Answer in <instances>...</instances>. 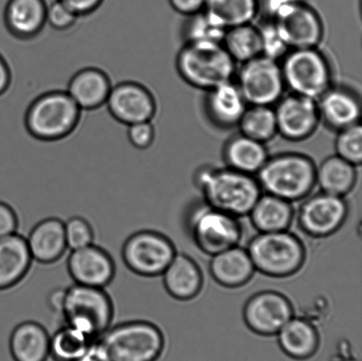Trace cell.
I'll return each instance as SVG.
<instances>
[{
	"label": "cell",
	"instance_id": "1",
	"mask_svg": "<svg viewBox=\"0 0 362 361\" xmlns=\"http://www.w3.org/2000/svg\"><path fill=\"white\" fill-rule=\"evenodd\" d=\"M165 348V335L157 325L125 321L103 333L85 361H157Z\"/></svg>",
	"mask_w": 362,
	"mask_h": 361
},
{
	"label": "cell",
	"instance_id": "2",
	"mask_svg": "<svg viewBox=\"0 0 362 361\" xmlns=\"http://www.w3.org/2000/svg\"><path fill=\"white\" fill-rule=\"evenodd\" d=\"M204 203L237 218L250 214L262 191L257 177L229 167L204 166L194 175Z\"/></svg>",
	"mask_w": 362,
	"mask_h": 361
},
{
	"label": "cell",
	"instance_id": "3",
	"mask_svg": "<svg viewBox=\"0 0 362 361\" xmlns=\"http://www.w3.org/2000/svg\"><path fill=\"white\" fill-rule=\"evenodd\" d=\"M175 64L185 83L204 91L233 81L238 69L237 63L218 42H184Z\"/></svg>",
	"mask_w": 362,
	"mask_h": 361
},
{
	"label": "cell",
	"instance_id": "4",
	"mask_svg": "<svg viewBox=\"0 0 362 361\" xmlns=\"http://www.w3.org/2000/svg\"><path fill=\"white\" fill-rule=\"evenodd\" d=\"M317 165L308 155L284 152L269 157L255 175L262 193L294 203L310 196L315 187Z\"/></svg>",
	"mask_w": 362,
	"mask_h": 361
},
{
	"label": "cell",
	"instance_id": "5",
	"mask_svg": "<svg viewBox=\"0 0 362 361\" xmlns=\"http://www.w3.org/2000/svg\"><path fill=\"white\" fill-rule=\"evenodd\" d=\"M81 114L79 106L66 90H49L34 98L28 106L24 125L35 139L55 141L74 132Z\"/></svg>",
	"mask_w": 362,
	"mask_h": 361
},
{
	"label": "cell",
	"instance_id": "6",
	"mask_svg": "<svg viewBox=\"0 0 362 361\" xmlns=\"http://www.w3.org/2000/svg\"><path fill=\"white\" fill-rule=\"evenodd\" d=\"M246 249L255 271L274 278L296 275L304 266L307 257L303 242L288 230L258 232L248 242Z\"/></svg>",
	"mask_w": 362,
	"mask_h": 361
},
{
	"label": "cell",
	"instance_id": "7",
	"mask_svg": "<svg viewBox=\"0 0 362 361\" xmlns=\"http://www.w3.org/2000/svg\"><path fill=\"white\" fill-rule=\"evenodd\" d=\"M59 314L65 324L97 341L112 326L115 307L105 289L74 284L65 289Z\"/></svg>",
	"mask_w": 362,
	"mask_h": 361
},
{
	"label": "cell",
	"instance_id": "8",
	"mask_svg": "<svg viewBox=\"0 0 362 361\" xmlns=\"http://www.w3.org/2000/svg\"><path fill=\"white\" fill-rule=\"evenodd\" d=\"M279 62L291 93L317 101L333 85L331 63L318 47L290 49Z\"/></svg>",
	"mask_w": 362,
	"mask_h": 361
},
{
	"label": "cell",
	"instance_id": "9",
	"mask_svg": "<svg viewBox=\"0 0 362 361\" xmlns=\"http://www.w3.org/2000/svg\"><path fill=\"white\" fill-rule=\"evenodd\" d=\"M187 226L195 246L209 256L239 246L244 235L239 218L205 203L192 208Z\"/></svg>",
	"mask_w": 362,
	"mask_h": 361
},
{
	"label": "cell",
	"instance_id": "10",
	"mask_svg": "<svg viewBox=\"0 0 362 361\" xmlns=\"http://www.w3.org/2000/svg\"><path fill=\"white\" fill-rule=\"evenodd\" d=\"M176 254L172 240L151 230L134 233L122 247L124 264L134 274L144 278L162 276Z\"/></svg>",
	"mask_w": 362,
	"mask_h": 361
},
{
	"label": "cell",
	"instance_id": "11",
	"mask_svg": "<svg viewBox=\"0 0 362 361\" xmlns=\"http://www.w3.org/2000/svg\"><path fill=\"white\" fill-rule=\"evenodd\" d=\"M235 77L247 105L274 106L286 90L280 62L262 55L241 64Z\"/></svg>",
	"mask_w": 362,
	"mask_h": 361
},
{
	"label": "cell",
	"instance_id": "12",
	"mask_svg": "<svg viewBox=\"0 0 362 361\" xmlns=\"http://www.w3.org/2000/svg\"><path fill=\"white\" fill-rule=\"evenodd\" d=\"M349 214L345 198L320 192L305 198L298 211L297 222L305 235L325 239L341 229Z\"/></svg>",
	"mask_w": 362,
	"mask_h": 361
},
{
	"label": "cell",
	"instance_id": "13",
	"mask_svg": "<svg viewBox=\"0 0 362 361\" xmlns=\"http://www.w3.org/2000/svg\"><path fill=\"white\" fill-rule=\"evenodd\" d=\"M105 107L117 122L131 124L153 122L158 102L150 88L134 81H122L113 85Z\"/></svg>",
	"mask_w": 362,
	"mask_h": 361
},
{
	"label": "cell",
	"instance_id": "14",
	"mask_svg": "<svg viewBox=\"0 0 362 361\" xmlns=\"http://www.w3.org/2000/svg\"><path fill=\"white\" fill-rule=\"evenodd\" d=\"M278 134L293 143L308 140L320 125L317 102L297 94H285L274 105Z\"/></svg>",
	"mask_w": 362,
	"mask_h": 361
},
{
	"label": "cell",
	"instance_id": "15",
	"mask_svg": "<svg viewBox=\"0 0 362 361\" xmlns=\"http://www.w3.org/2000/svg\"><path fill=\"white\" fill-rule=\"evenodd\" d=\"M292 302L283 293L264 291L255 293L243 307V320L255 334L272 337L294 316Z\"/></svg>",
	"mask_w": 362,
	"mask_h": 361
},
{
	"label": "cell",
	"instance_id": "16",
	"mask_svg": "<svg viewBox=\"0 0 362 361\" xmlns=\"http://www.w3.org/2000/svg\"><path fill=\"white\" fill-rule=\"evenodd\" d=\"M274 21L291 49L318 47L324 38L321 16L304 0L291 6Z\"/></svg>",
	"mask_w": 362,
	"mask_h": 361
},
{
	"label": "cell",
	"instance_id": "17",
	"mask_svg": "<svg viewBox=\"0 0 362 361\" xmlns=\"http://www.w3.org/2000/svg\"><path fill=\"white\" fill-rule=\"evenodd\" d=\"M67 270L74 284L105 289L115 278L116 267L111 254L93 243L71 251Z\"/></svg>",
	"mask_w": 362,
	"mask_h": 361
},
{
	"label": "cell",
	"instance_id": "18",
	"mask_svg": "<svg viewBox=\"0 0 362 361\" xmlns=\"http://www.w3.org/2000/svg\"><path fill=\"white\" fill-rule=\"evenodd\" d=\"M321 123L335 132L360 123L361 102L356 91L332 85L317 99Z\"/></svg>",
	"mask_w": 362,
	"mask_h": 361
},
{
	"label": "cell",
	"instance_id": "19",
	"mask_svg": "<svg viewBox=\"0 0 362 361\" xmlns=\"http://www.w3.org/2000/svg\"><path fill=\"white\" fill-rule=\"evenodd\" d=\"M247 107L235 81H229L206 91L204 111L209 122L220 129L238 126Z\"/></svg>",
	"mask_w": 362,
	"mask_h": 361
},
{
	"label": "cell",
	"instance_id": "20",
	"mask_svg": "<svg viewBox=\"0 0 362 361\" xmlns=\"http://www.w3.org/2000/svg\"><path fill=\"white\" fill-rule=\"evenodd\" d=\"M113 86L111 78L98 67H83L76 71L67 83L66 91L83 111L103 107Z\"/></svg>",
	"mask_w": 362,
	"mask_h": 361
},
{
	"label": "cell",
	"instance_id": "21",
	"mask_svg": "<svg viewBox=\"0 0 362 361\" xmlns=\"http://www.w3.org/2000/svg\"><path fill=\"white\" fill-rule=\"evenodd\" d=\"M45 0H8L4 9V23L11 35L26 41L37 37L46 26Z\"/></svg>",
	"mask_w": 362,
	"mask_h": 361
},
{
	"label": "cell",
	"instance_id": "22",
	"mask_svg": "<svg viewBox=\"0 0 362 361\" xmlns=\"http://www.w3.org/2000/svg\"><path fill=\"white\" fill-rule=\"evenodd\" d=\"M255 272L250 254L240 245L215 254L209 263L213 280L225 288H243L254 277Z\"/></svg>",
	"mask_w": 362,
	"mask_h": 361
},
{
	"label": "cell",
	"instance_id": "23",
	"mask_svg": "<svg viewBox=\"0 0 362 361\" xmlns=\"http://www.w3.org/2000/svg\"><path fill=\"white\" fill-rule=\"evenodd\" d=\"M166 292L173 299L188 302L200 295L204 286V274L194 259L177 253L162 274Z\"/></svg>",
	"mask_w": 362,
	"mask_h": 361
},
{
	"label": "cell",
	"instance_id": "24",
	"mask_svg": "<svg viewBox=\"0 0 362 361\" xmlns=\"http://www.w3.org/2000/svg\"><path fill=\"white\" fill-rule=\"evenodd\" d=\"M26 240L32 259L42 264L55 263L67 250L64 222L59 218L39 222Z\"/></svg>",
	"mask_w": 362,
	"mask_h": 361
},
{
	"label": "cell",
	"instance_id": "25",
	"mask_svg": "<svg viewBox=\"0 0 362 361\" xmlns=\"http://www.w3.org/2000/svg\"><path fill=\"white\" fill-rule=\"evenodd\" d=\"M32 261L25 237L16 232L0 239V291L19 284L30 270Z\"/></svg>",
	"mask_w": 362,
	"mask_h": 361
},
{
	"label": "cell",
	"instance_id": "26",
	"mask_svg": "<svg viewBox=\"0 0 362 361\" xmlns=\"http://www.w3.org/2000/svg\"><path fill=\"white\" fill-rule=\"evenodd\" d=\"M276 336L282 352L296 360L311 359L320 346L317 328L305 318L293 316Z\"/></svg>",
	"mask_w": 362,
	"mask_h": 361
},
{
	"label": "cell",
	"instance_id": "27",
	"mask_svg": "<svg viewBox=\"0 0 362 361\" xmlns=\"http://www.w3.org/2000/svg\"><path fill=\"white\" fill-rule=\"evenodd\" d=\"M266 144L240 133L227 140L223 148L226 167L257 175L269 158Z\"/></svg>",
	"mask_w": 362,
	"mask_h": 361
},
{
	"label": "cell",
	"instance_id": "28",
	"mask_svg": "<svg viewBox=\"0 0 362 361\" xmlns=\"http://www.w3.org/2000/svg\"><path fill=\"white\" fill-rule=\"evenodd\" d=\"M9 346L14 361H46L49 357L51 336L41 324L24 321L13 331Z\"/></svg>",
	"mask_w": 362,
	"mask_h": 361
},
{
	"label": "cell",
	"instance_id": "29",
	"mask_svg": "<svg viewBox=\"0 0 362 361\" xmlns=\"http://www.w3.org/2000/svg\"><path fill=\"white\" fill-rule=\"evenodd\" d=\"M248 215L258 232H282L292 225L294 211L290 201L262 193Z\"/></svg>",
	"mask_w": 362,
	"mask_h": 361
},
{
	"label": "cell",
	"instance_id": "30",
	"mask_svg": "<svg viewBox=\"0 0 362 361\" xmlns=\"http://www.w3.org/2000/svg\"><path fill=\"white\" fill-rule=\"evenodd\" d=\"M357 166L333 155L317 166L315 185L321 192L345 198L357 182Z\"/></svg>",
	"mask_w": 362,
	"mask_h": 361
},
{
	"label": "cell",
	"instance_id": "31",
	"mask_svg": "<svg viewBox=\"0 0 362 361\" xmlns=\"http://www.w3.org/2000/svg\"><path fill=\"white\" fill-rule=\"evenodd\" d=\"M95 342L90 336L64 324L51 337L49 356L56 361H85Z\"/></svg>",
	"mask_w": 362,
	"mask_h": 361
},
{
	"label": "cell",
	"instance_id": "32",
	"mask_svg": "<svg viewBox=\"0 0 362 361\" xmlns=\"http://www.w3.org/2000/svg\"><path fill=\"white\" fill-rule=\"evenodd\" d=\"M204 10L226 28L252 23L260 13L259 0H207Z\"/></svg>",
	"mask_w": 362,
	"mask_h": 361
},
{
	"label": "cell",
	"instance_id": "33",
	"mask_svg": "<svg viewBox=\"0 0 362 361\" xmlns=\"http://www.w3.org/2000/svg\"><path fill=\"white\" fill-rule=\"evenodd\" d=\"M222 45L236 63L243 64L262 55L260 34L252 23L227 28Z\"/></svg>",
	"mask_w": 362,
	"mask_h": 361
},
{
	"label": "cell",
	"instance_id": "34",
	"mask_svg": "<svg viewBox=\"0 0 362 361\" xmlns=\"http://www.w3.org/2000/svg\"><path fill=\"white\" fill-rule=\"evenodd\" d=\"M238 126L244 136L269 143L279 136L274 106L247 105Z\"/></svg>",
	"mask_w": 362,
	"mask_h": 361
},
{
	"label": "cell",
	"instance_id": "35",
	"mask_svg": "<svg viewBox=\"0 0 362 361\" xmlns=\"http://www.w3.org/2000/svg\"><path fill=\"white\" fill-rule=\"evenodd\" d=\"M227 28L216 20L207 11L187 16L182 28L185 42H208L222 44Z\"/></svg>",
	"mask_w": 362,
	"mask_h": 361
},
{
	"label": "cell",
	"instance_id": "36",
	"mask_svg": "<svg viewBox=\"0 0 362 361\" xmlns=\"http://www.w3.org/2000/svg\"><path fill=\"white\" fill-rule=\"evenodd\" d=\"M337 155L354 165L362 162V127L361 123L337 132L334 143Z\"/></svg>",
	"mask_w": 362,
	"mask_h": 361
},
{
	"label": "cell",
	"instance_id": "37",
	"mask_svg": "<svg viewBox=\"0 0 362 361\" xmlns=\"http://www.w3.org/2000/svg\"><path fill=\"white\" fill-rule=\"evenodd\" d=\"M261 39L262 55L280 61L290 51L274 20L265 19L257 26Z\"/></svg>",
	"mask_w": 362,
	"mask_h": 361
},
{
	"label": "cell",
	"instance_id": "38",
	"mask_svg": "<svg viewBox=\"0 0 362 361\" xmlns=\"http://www.w3.org/2000/svg\"><path fill=\"white\" fill-rule=\"evenodd\" d=\"M67 249H83L94 243V231L90 223L81 217L71 218L64 222Z\"/></svg>",
	"mask_w": 362,
	"mask_h": 361
},
{
	"label": "cell",
	"instance_id": "39",
	"mask_svg": "<svg viewBox=\"0 0 362 361\" xmlns=\"http://www.w3.org/2000/svg\"><path fill=\"white\" fill-rule=\"evenodd\" d=\"M80 17L59 0L47 4L46 25L57 32L69 31L79 20Z\"/></svg>",
	"mask_w": 362,
	"mask_h": 361
},
{
	"label": "cell",
	"instance_id": "40",
	"mask_svg": "<svg viewBox=\"0 0 362 361\" xmlns=\"http://www.w3.org/2000/svg\"><path fill=\"white\" fill-rule=\"evenodd\" d=\"M127 139L137 150H147L154 144L157 129L153 122H144L127 126Z\"/></svg>",
	"mask_w": 362,
	"mask_h": 361
},
{
	"label": "cell",
	"instance_id": "41",
	"mask_svg": "<svg viewBox=\"0 0 362 361\" xmlns=\"http://www.w3.org/2000/svg\"><path fill=\"white\" fill-rule=\"evenodd\" d=\"M19 219L10 205L0 201V239L17 232Z\"/></svg>",
	"mask_w": 362,
	"mask_h": 361
},
{
	"label": "cell",
	"instance_id": "42",
	"mask_svg": "<svg viewBox=\"0 0 362 361\" xmlns=\"http://www.w3.org/2000/svg\"><path fill=\"white\" fill-rule=\"evenodd\" d=\"M303 0H259V9L265 19L274 20L280 14Z\"/></svg>",
	"mask_w": 362,
	"mask_h": 361
},
{
	"label": "cell",
	"instance_id": "43",
	"mask_svg": "<svg viewBox=\"0 0 362 361\" xmlns=\"http://www.w3.org/2000/svg\"><path fill=\"white\" fill-rule=\"evenodd\" d=\"M79 17L91 16L97 12L105 0H59Z\"/></svg>",
	"mask_w": 362,
	"mask_h": 361
},
{
	"label": "cell",
	"instance_id": "44",
	"mask_svg": "<svg viewBox=\"0 0 362 361\" xmlns=\"http://www.w3.org/2000/svg\"><path fill=\"white\" fill-rule=\"evenodd\" d=\"M168 1L175 12L187 17L204 10L207 0H168Z\"/></svg>",
	"mask_w": 362,
	"mask_h": 361
},
{
	"label": "cell",
	"instance_id": "45",
	"mask_svg": "<svg viewBox=\"0 0 362 361\" xmlns=\"http://www.w3.org/2000/svg\"><path fill=\"white\" fill-rule=\"evenodd\" d=\"M12 81L10 66L0 53V97L8 90Z\"/></svg>",
	"mask_w": 362,
	"mask_h": 361
},
{
	"label": "cell",
	"instance_id": "46",
	"mask_svg": "<svg viewBox=\"0 0 362 361\" xmlns=\"http://www.w3.org/2000/svg\"><path fill=\"white\" fill-rule=\"evenodd\" d=\"M64 295H65V289H57L49 296V305L57 313H60L62 310Z\"/></svg>",
	"mask_w": 362,
	"mask_h": 361
}]
</instances>
